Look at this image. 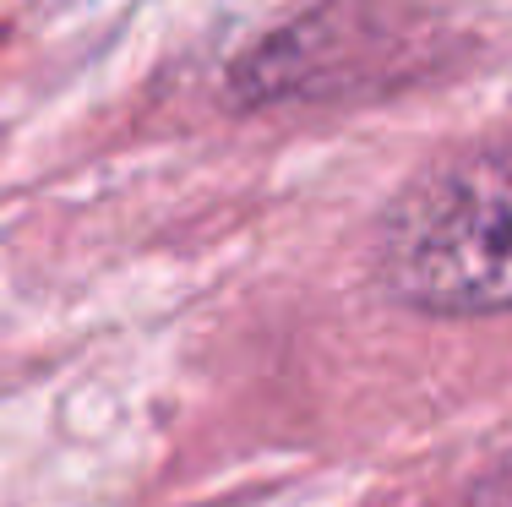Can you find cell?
Segmentation results:
<instances>
[{"label": "cell", "mask_w": 512, "mask_h": 507, "mask_svg": "<svg viewBox=\"0 0 512 507\" xmlns=\"http://www.w3.org/2000/svg\"><path fill=\"white\" fill-rule=\"evenodd\" d=\"M382 284L436 317L512 311V148L420 180L382 229Z\"/></svg>", "instance_id": "cell-1"}]
</instances>
